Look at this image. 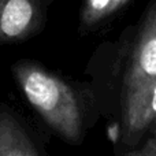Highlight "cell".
Here are the masks:
<instances>
[{"label": "cell", "instance_id": "2", "mask_svg": "<svg viewBox=\"0 0 156 156\" xmlns=\"http://www.w3.org/2000/svg\"><path fill=\"white\" fill-rule=\"evenodd\" d=\"M121 66V100L156 80V0L126 33Z\"/></svg>", "mask_w": 156, "mask_h": 156}, {"label": "cell", "instance_id": "8", "mask_svg": "<svg viewBox=\"0 0 156 156\" xmlns=\"http://www.w3.org/2000/svg\"><path fill=\"white\" fill-rule=\"evenodd\" d=\"M132 156H140V155H138V154H137V152H134V154H133Z\"/></svg>", "mask_w": 156, "mask_h": 156}, {"label": "cell", "instance_id": "6", "mask_svg": "<svg viewBox=\"0 0 156 156\" xmlns=\"http://www.w3.org/2000/svg\"><path fill=\"white\" fill-rule=\"evenodd\" d=\"M133 2L134 0H83L81 23L86 29L96 27L126 10Z\"/></svg>", "mask_w": 156, "mask_h": 156}, {"label": "cell", "instance_id": "3", "mask_svg": "<svg viewBox=\"0 0 156 156\" xmlns=\"http://www.w3.org/2000/svg\"><path fill=\"white\" fill-rule=\"evenodd\" d=\"M122 144L136 148L156 129V80L121 100Z\"/></svg>", "mask_w": 156, "mask_h": 156}, {"label": "cell", "instance_id": "5", "mask_svg": "<svg viewBox=\"0 0 156 156\" xmlns=\"http://www.w3.org/2000/svg\"><path fill=\"white\" fill-rule=\"evenodd\" d=\"M0 156H38L22 127L7 112L0 114Z\"/></svg>", "mask_w": 156, "mask_h": 156}, {"label": "cell", "instance_id": "4", "mask_svg": "<svg viewBox=\"0 0 156 156\" xmlns=\"http://www.w3.org/2000/svg\"><path fill=\"white\" fill-rule=\"evenodd\" d=\"M34 0H0V38L15 40L26 36L34 25Z\"/></svg>", "mask_w": 156, "mask_h": 156}, {"label": "cell", "instance_id": "1", "mask_svg": "<svg viewBox=\"0 0 156 156\" xmlns=\"http://www.w3.org/2000/svg\"><path fill=\"white\" fill-rule=\"evenodd\" d=\"M27 101L44 121L69 141L82 136V112L74 90L56 76L36 65L19 63L14 67Z\"/></svg>", "mask_w": 156, "mask_h": 156}, {"label": "cell", "instance_id": "7", "mask_svg": "<svg viewBox=\"0 0 156 156\" xmlns=\"http://www.w3.org/2000/svg\"><path fill=\"white\" fill-rule=\"evenodd\" d=\"M140 156H156V129L151 133L148 140L137 149Z\"/></svg>", "mask_w": 156, "mask_h": 156}]
</instances>
